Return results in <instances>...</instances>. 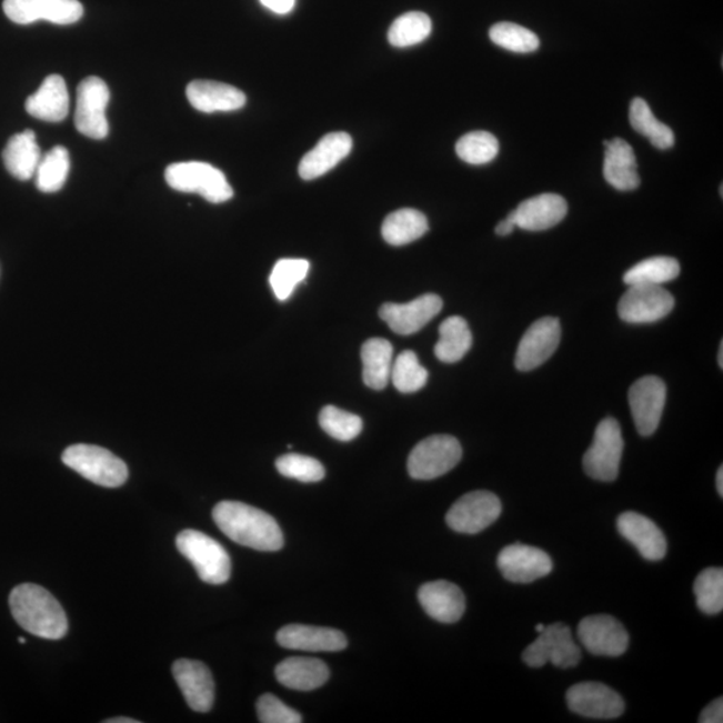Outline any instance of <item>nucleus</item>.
Masks as SVG:
<instances>
[{
    "mask_svg": "<svg viewBox=\"0 0 723 723\" xmlns=\"http://www.w3.org/2000/svg\"><path fill=\"white\" fill-rule=\"evenodd\" d=\"M490 37L494 44L513 51V53H532L540 46L539 37L535 32L523 28V26L510 22L494 24L490 31Z\"/></svg>",
    "mask_w": 723,
    "mask_h": 723,
    "instance_id": "nucleus-42",
    "label": "nucleus"
},
{
    "mask_svg": "<svg viewBox=\"0 0 723 723\" xmlns=\"http://www.w3.org/2000/svg\"><path fill=\"white\" fill-rule=\"evenodd\" d=\"M172 671L174 681L178 682L188 706L194 712H210L214 701V682L211 670L203 662L179 660L174 662Z\"/></svg>",
    "mask_w": 723,
    "mask_h": 723,
    "instance_id": "nucleus-19",
    "label": "nucleus"
},
{
    "mask_svg": "<svg viewBox=\"0 0 723 723\" xmlns=\"http://www.w3.org/2000/svg\"><path fill=\"white\" fill-rule=\"evenodd\" d=\"M278 472L287 479L302 482H319L324 479L325 471L321 461L309 455L290 453L275 462Z\"/></svg>",
    "mask_w": 723,
    "mask_h": 723,
    "instance_id": "nucleus-43",
    "label": "nucleus"
},
{
    "mask_svg": "<svg viewBox=\"0 0 723 723\" xmlns=\"http://www.w3.org/2000/svg\"><path fill=\"white\" fill-rule=\"evenodd\" d=\"M214 523L234 543L264 552L282 550L283 532L271 514L239 501H221L212 513Z\"/></svg>",
    "mask_w": 723,
    "mask_h": 723,
    "instance_id": "nucleus-1",
    "label": "nucleus"
},
{
    "mask_svg": "<svg viewBox=\"0 0 723 723\" xmlns=\"http://www.w3.org/2000/svg\"><path fill=\"white\" fill-rule=\"evenodd\" d=\"M9 602L16 622L28 633L49 641H60L68 634L69 622L62 605L41 585H18Z\"/></svg>",
    "mask_w": 723,
    "mask_h": 723,
    "instance_id": "nucleus-2",
    "label": "nucleus"
},
{
    "mask_svg": "<svg viewBox=\"0 0 723 723\" xmlns=\"http://www.w3.org/2000/svg\"><path fill=\"white\" fill-rule=\"evenodd\" d=\"M3 11L18 24L48 21L68 26L80 21L83 6L78 0H4Z\"/></svg>",
    "mask_w": 723,
    "mask_h": 723,
    "instance_id": "nucleus-12",
    "label": "nucleus"
},
{
    "mask_svg": "<svg viewBox=\"0 0 723 723\" xmlns=\"http://www.w3.org/2000/svg\"><path fill=\"white\" fill-rule=\"evenodd\" d=\"M500 145L496 137L488 132L468 133L455 145V153L471 165H484L496 159Z\"/></svg>",
    "mask_w": 723,
    "mask_h": 723,
    "instance_id": "nucleus-40",
    "label": "nucleus"
},
{
    "mask_svg": "<svg viewBox=\"0 0 723 723\" xmlns=\"http://www.w3.org/2000/svg\"><path fill=\"white\" fill-rule=\"evenodd\" d=\"M280 646L311 653H337L348 647V637L341 631L315 625L289 624L277 635Z\"/></svg>",
    "mask_w": 723,
    "mask_h": 723,
    "instance_id": "nucleus-21",
    "label": "nucleus"
},
{
    "mask_svg": "<svg viewBox=\"0 0 723 723\" xmlns=\"http://www.w3.org/2000/svg\"><path fill=\"white\" fill-rule=\"evenodd\" d=\"M701 723H722L723 722V700L716 699L709 706L703 709L700 715Z\"/></svg>",
    "mask_w": 723,
    "mask_h": 723,
    "instance_id": "nucleus-45",
    "label": "nucleus"
},
{
    "mask_svg": "<svg viewBox=\"0 0 723 723\" xmlns=\"http://www.w3.org/2000/svg\"><path fill=\"white\" fill-rule=\"evenodd\" d=\"M544 627H545L544 624H538V625H536V633H542V631L544 630Z\"/></svg>",
    "mask_w": 723,
    "mask_h": 723,
    "instance_id": "nucleus-51",
    "label": "nucleus"
},
{
    "mask_svg": "<svg viewBox=\"0 0 723 723\" xmlns=\"http://www.w3.org/2000/svg\"><path fill=\"white\" fill-rule=\"evenodd\" d=\"M462 459V448L453 435L439 434L422 440L408 460L410 478L434 480L451 472Z\"/></svg>",
    "mask_w": 723,
    "mask_h": 723,
    "instance_id": "nucleus-7",
    "label": "nucleus"
},
{
    "mask_svg": "<svg viewBox=\"0 0 723 723\" xmlns=\"http://www.w3.org/2000/svg\"><path fill=\"white\" fill-rule=\"evenodd\" d=\"M259 721L263 723H301L302 716L291 709L278 696L264 694L260 696L257 705Z\"/></svg>",
    "mask_w": 723,
    "mask_h": 723,
    "instance_id": "nucleus-44",
    "label": "nucleus"
},
{
    "mask_svg": "<svg viewBox=\"0 0 723 723\" xmlns=\"http://www.w3.org/2000/svg\"><path fill=\"white\" fill-rule=\"evenodd\" d=\"M569 205L555 193L539 194L521 203L510 214L521 230L539 232L555 227L566 217Z\"/></svg>",
    "mask_w": 723,
    "mask_h": 723,
    "instance_id": "nucleus-22",
    "label": "nucleus"
},
{
    "mask_svg": "<svg viewBox=\"0 0 723 723\" xmlns=\"http://www.w3.org/2000/svg\"><path fill=\"white\" fill-rule=\"evenodd\" d=\"M623 435L615 419H605L599 423L594 441L583 458L584 472L591 479L612 482L617 479L623 455Z\"/></svg>",
    "mask_w": 723,
    "mask_h": 723,
    "instance_id": "nucleus-8",
    "label": "nucleus"
},
{
    "mask_svg": "<svg viewBox=\"0 0 723 723\" xmlns=\"http://www.w3.org/2000/svg\"><path fill=\"white\" fill-rule=\"evenodd\" d=\"M419 601L426 614L441 623L459 622L466 609L465 596L459 585L446 581L423 584Z\"/></svg>",
    "mask_w": 723,
    "mask_h": 723,
    "instance_id": "nucleus-23",
    "label": "nucleus"
},
{
    "mask_svg": "<svg viewBox=\"0 0 723 723\" xmlns=\"http://www.w3.org/2000/svg\"><path fill=\"white\" fill-rule=\"evenodd\" d=\"M696 605L707 615L720 614L723 610V570L712 566L703 570L694 582Z\"/></svg>",
    "mask_w": 723,
    "mask_h": 723,
    "instance_id": "nucleus-39",
    "label": "nucleus"
},
{
    "mask_svg": "<svg viewBox=\"0 0 723 723\" xmlns=\"http://www.w3.org/2000/svg\"><path fill=\"white\" fill-rule=\"evenodd\" d=\"M175 545L197 570L201 581L219 585L231 578L232 562L230 555L217 540L203 532L185 530L179 533Z\"/></svg>",
    "mask_w": 723,
    "mask_h": 723,
    "instance_id": "nucleus-4",
    "label": "nucleus"
},
{
    "mask_svg": "<svg viewBox=\"0 0 723 723\" xmlns=\"http://www.w3.org/2000/svg\"><path fill=\"white\" fill-rule=\"evenodd\" d=\"M503 512L500 499L488 491H474L455 501L446 513V523L453 531L478 535L486 530Z\"/></svg>",
    "mask_w": 723,
    "mask_h": 723,
    "instance_id": "nucleus-10",
    "label": "nucleus"
},
{
    "mask_svg": "<svg viewBox=\"0 0 723 723\" xmlns=\"http://www.w3.org/2000/svg\"><path fill=\"white\" fill-rule=\"evenodd\" d=\"M275 675L285 687L311 692L329 681L330 670L328 664L317 657L292 656L278 664Z\"/></svg>",
    "mask_w": 723,
    "mask_h": 723,
    "instance_id": "nucleus-28",
    "label": "nucleus"
},
{
    "mask_svg": "<svg viewBox=\"0 0 723 723\" xmlns=\"http://www.w3.org/2000/svg\"><path fill=\"white\" fill-rule=\"evenodd\" d=\"M630 123L637 133L647 137L651 143L657 149H670L674 147L675 135L666 123L656 120L649 103L642 99H635L630 106Z\"/></svg>",
    "mask_w": 723,
    "mask_h": 723,
    "instance_id": "nucleus-33",
    "label": "nucleus"
},
{
    "mask_svg": "<svg viewBox=\"0 0 723 723\" xmlns=\"http://www.w3.org/2000/svg\"><path fill=\"white\" fill-rule=\"evenodd\" d=\"M353 149V139L348 133H329L317 143L301 161L299 174L303 180H315L334 169L348 158Z\"/></svg>",
    "mask_w": 723,
    "mask_h": 723,
    "instance_id": "nucleus-24",
    "label": "nucleus"
},
{
    "mask_svg": "<svg viewBox=\"0 0 723 723\" xmlns=\"http://www.w3.org/2000/svg\"><path fill=\"white\" fill-rule=\"evenodd\" d=\"M562 340L559 319L542 318L525 331L519 343L514 364L520 371H531L550 360Z\"/></svg>",
    "mask_w": 723,
    "mask_h": 723,
    "instance_id": "nucleus-17",
    "label": "nucleus"
},
{
    "mask_svg": "<svg viewBox=\"0 0 723 723\" xmlns=\"http://www.w3.org/2000/svg\"><path fill=\"white\" fill-rule=\"evenodd\" d=\"M188 101L203 113L234 112L245 107L243 91L217 81H193L187 88Z\"/></svg>",
    "mask_w": 723,
    "mask_h": 723,
    "instance_id": "nucleus-25",
    "label": "nucleus"
},
{
    "mask_svg": "<svg viewBox=\"0 0 723 723\" xmlns=\"http://www.w3.org/2000/svg\"><path fill=\"white\" fill-rule=\"evenodd\" d=\"M578 636L584 649L596 656H621L630 644L627 630L611 615L584 617L579 623Z\"/></svg>",
    "mask_w": 723,
    "mask_h": 723,
    "instance_id": "nucleus-14",
    "label": "nucleus"
},
{
    "mask_svg": "<svg viewBox=\"0 0 723 723\" xmlns=\"http://www.w3.org/2000/svg\"><path fill=\"white\" fill-rule=\"evenodd\" d=\"M472 343V331L465 319L451 317L440 325V340L435 344L434 354L441 362H460L471 350Z\"/></svg>",
    "mask_w": 723,
    "mask_h": 723,
    "instance_id": "nucleus-32",
    "label": "nucleus"
},
{
    "mask_svg": "<svg viewBox=\"0 0 723 723\" xmlns=\"http://www.w3.org/2000/svg\"><path fill=\"white\" fill-rule=\"evenodd\" d=\"M681 265L679 260L669 257H655L643 260L624 273L623 280L627 285H663L679 278Z\"/></svg>",
    "mask_w": 723,
    "mask_h": 723,
    "instance_id": "nucleus-34",
    "label": "nucleus"
},
{
    "mask_svg": "<svg viewBox=\"0 0 723 723\" xmlns=\"http://www.w3.org/2000/svg\"><path fill=\"white\" fill-rule=\"evenodd\" d=\"M523 661L533 669L543 667L546 663L559 669H571L582 661V651L573 641L569 625L558 622L545 625L538 640L524 650Z\"/></svg>",
    "mask_w": 723,
    "mask_h": 723,
    "instance_id": "nucleus-6",
    "label": "nucleus"
},
{
    "mask_svg": "<svg viewBox=\"0 0 723 723\" xmlns=\"http://www.w3.org/2000/svg\"><path fill=\"white\" fill-rule=\"evenodd\" d=\"M110 91L108 84L99 77H88L78 84L76 128L78 132L93 140L107 139L109 122L107 108Z\"/></svg>",
    "mask_w": 723,
    "mask_h": 723,
    "instance_id": "nucleus-9",
    "label": "nucleus"
},
{
    "mask_svg": "<svg viewBox=\"0 0 723 723\" xmlns=\"http://www.w3.org/2000/svg\"><path fill=\"white\" fill-rule=\"evenodd\" d=\"M69 91L67 82L58 74L46 78L41 88L26 101V110L36 119L46 122H61L69 114Z\"/></svg>",
    "mask_w": 723,
    "mask_h": 723,
    "instance_id": "nucleus-27",
    "label": "nucleus"
},
{
    "mask_svg": "<svg viewBox=\"0 0 723 723\" xmlns=\"http://www.w3.org/2000/svg\"><path fill=\"white\" fill-rule=\"evenodd\" d=\"M619 533L635 546L643 559L660 562L667 553V542L661 528L637 512H624L617 518Z\"/></svg>",
    "mask_w": 723,
    "mask_h": 723,
    "instance_id": "nucleus-20",
    "label": "nucleus"
},
{
    "mask_svg": "<svg viewBox=\"0 0 723 723\" xmlns=\"http://www.w3.org/2000/svg\"><path fill=\"white\" fill-rule=\"evenodd\" d=\"M165 180L174 191L198 193L212 204L225 203L233 198L225 174L207 162H175L167 168Z\"/></svg>",
    "mask_w": 723,
    "mask_h": 723,
    "instance_id": "nucleus-3",
    "label": "nucleus"
},
{
    "mask_svg": "<svg viewBox=\"0 0 723 723\" xmlns=\"http://www.w3.org/2000/svg\"><path fill=\"white\" fill-rule=\"evenodd\" d=\"M264 8L275 12V14H289L295 8V0H260Z\"/></svg>",
    "mask_w": 723,
    "mask_h": 723,
    "instance_id": "nucleus-46",
    "label": "nucleus"
},
{
    "mask_svg": "<svg viewBox=\"0 0 723 723\" xmlns=\"http://www.w3.org/2000/svg\"><path fill=\"white\" fill-rule=\"evenodd\" d=\"M429 373L412 350L403 351L393 362L392 375L394 386L401 393L419 392L428 382Z\"/></svg>",
    "mask_w": 723,
    "mask_h": 723,
    "instance_id": "nucleus-38",
    "label": "nucleus"
},
{
    "mask_svg": "<svg viewBox=\"0 0 723 723\" xmlns=\"http://www.w3.org/2000/svg\"><path fill=\"white\" fill-rule=\"evenodd\" d=\"M107 723H139V721L133 719H127V716H119V719L107 720Z\"/></svg>",
    "mask_w": 723,
    "mask_h": 723,
    "instance_id": "nucleus-49",
    "label": "nucleus"
},
{
    "mask_svg": "<svg viewBox=\"0 0 723 723\" xmlns=\"http://www.w3.org/2000/svg\"><path fill=\"white\" fill-rule=\"evenodd\" d=\"M432 32V21L420 11L406 12L396 18L389 30V42L394 48L405 49L419 44Z\"/></svg>",
    "mask_w": 723,
    "mask_h": 723,
    "instance_id": "nucleus-36",
    "label": "nucleus"
},
{
    "mask_svg": "<svg viewBox=\"0 0 723 723\" xmlns=\"http://www.w3.org/2000/svg\"><path fill=\"white\" fill-rule=\"evenodd\" d=\"M309 271L310 262H308V260H279V262L273 265L270 277V284L273 294H275L280 302L287 301L297 289V285L301 284L303 280L308 278Z\"/></svg>",
    "mask_w": 723,
    "mask_h": 723,
    "instance_id": "nucleus-37",
    "label": "nucleus"
},
{
    "mask_svg": "<svg viewBox=\"0 0 723 723\" xmlns=\"http://www.w3.org/2000/svg\"><path fill=\"white\" fill-rule=\"evenodd\" d=\"M19 643L24 644L26 643L24 637H19Z\"/></svg>",
    "mask_w": 723,
    "mask_h": 723,
    "instance_id": "nucleus-52",
    "label": "nucleus"
},
{
    "mask_svg": "<svg viewBox=\"0 0 723 723\" xmlns=\"http://www.w3.org/2000/svg\"><path fill=\"white\" fill-rule=\"evenodd\" d=\"M70 172V154L67 148L54 147L42 155L36 172V184L39 191L54 193L61 191Z\"/></svg>",
    "mask_w": 723,
    "mask_h": 723,
    "instance_id": "nucleus-35",
    "label": "nucleus"
},
{
    "mask_svg": "<svg viewBox=\"0 0 723 723\" xmlns=\"http://www.w3.org/2000/svg\"><path fill=\"white\" fill-rule=\"evenodd\" d=\"M603 174L605 181L617 191H634L641 185L633 147L623 139L604 141Z\"/></svg>",
    "mask_w": 723,
    "mask_h": 723,
    "instance_id": "nucleus-26",
    "label": "nucleus"
},
{
    "mask_svg": "<svg viewBox=\"0 0 723 723\" xmlns=\"http://www.w3.org/2000/svg\"><path fill=\"white\" fill-rule=\"evenodd\" d=\"M394 350L392 343L383 338H371L363 343L361 358L363 362V381L373 390L388 386L392 375Z\"/></svg>",
    "mask_w": 723,
    "mask_h": 723,
    "instance_id": "nucleus-30",
    "label": "nucleus"
},
{
    "mask_svg": "<svg viewBox=\"0 0 723 723\" xmlns=\"http://www.w3.org/2000/svg\"><path fill=\"white\" fill-rule=\"evenodd\" d=\"M319 425L330 438L348 442L358 438L363 429L361 416L335 406H325L319 414Z\"/></svg>",
    "mask_w": 723,
    "mask_h": 723,
    "instance_id": "nucleus-41",
    "label": "nucleus"
},
{
    "mask_svg": "<svg viewBox=\"0 0 723 723\" xmlns=\"http://www.w3.org/2000/svg\"><path fill=\"white\" fill-rule=\"evenodd\" d=\"M571 712L595 720H615L624 713V701L604 683L582 682L566 692Z\"/></svg>",
    "mask_w": 723,
    "mask_h": 723,
    "instance_id": "nucleus-15",
    "label": "nucleus"
},
{
    "mask_svg": "<svg viewBox=\"0 0 723 723\" xmlns=\"http://www.w3.org/2000/svg\"><path fill=\"white\" fill-rule=\"evenodd\" d=\"M514 228H516V224H514L511 214H508V218L503 221H500L499 225L496 227V233L499 237H508V234H511L514 231Z\"/></svg>",
    "mask_w": 723,
    "mask_h": 723,
    "instance_id": "nucleus-47",
    "label": "nucleus"
},
{
    "mask_svg": "<svg viewBox=\"0 0 723 723\" xmlns=\"http://www.w3.org/2000/svg\"><path fill=\"white\" fill-rule=\"evenodd\" d=\"M498 566L506 581L519 584L536 582L553 570L549 553L520 543L508 545L499 553Z\"/></svg>",
    "mask_w": 723,
    "mask_h": 723,
    "instance_id": "nucleus-16",
    "label": "nucleus"
},
{
    "mask_svg": "<svg viewBox=\"0 0 723 723\" xmlns=\"http://www.w3.org/2000/svg\"><path fill=\"white\" fill-rule=\"evenodd\" d=\"M62 461L64 465L97 485L119 488L128 480L125 462L106 448L88 444L71 445L63 452Z\"/></svg>",
    "mask_w": 723,
    "mask_h": 723,
    "instance_id": "nucleus-5",
    "label": "nucleus"
},
{
    "mask_svg": "<svg viewBox=\"0 0 723 723\" xmlns=\"http://www.w3.org/2000/svg\"><path fill=\"white\" fill-rule=\"evenodd\" d=\"M716 491H719L720 496L723 498V468L720 466L719 472H716Z\"/></svg>",
    "mask_w": 723,
    "mask_h": 723,
    "instance_id": "nucleus-48",
    "label": "nucleus"
},
{
    "mask_svg": "<svg viewBox=\"0 0 723 723\" xmlns=\"http://www.w3.org/2000/svg\"><path fill=\"white\" fill-rule=\"evenodd\" d=\"M629 402L637 433L649 438L660 426L666 405V384L661 378L643 376L630 388Z\"/></svg>",
    "mask_w": 723,
    "mask_h": 723,
    "instance_id": "nucleus-13",
    "label": "nucleus"
},
{
    "mask_svg": "<svg viewBox=\"0 0 723 723\" xmlns=\"http://www.w3.org/2000/svg\"><path fill=\"white\" fill-rule=\"evenodd\" d=\"M719 364L720 368L722 369L723 368V342H721L720 344Z\"/></svg>",
    "mask_w": 723,
    "mask_h": 723,
    "instance_id": "nucleus-50",
    "label": "nucleus"
},
{
    "mask_svg": "<svg viewBox=\"0 0 723 723\" xmlns=\"http://www.w3.org/2000/svg\"><path fill=\"white\" fill-rule=\"evenodd\" d=\"M429 230L425 214L412 208L390 213L382 224V237L390 245L401 247L419 240Z\"/></svg>",
    "mask_w": 723,
    "mask_h": 723,
    "instance_id": "nucleus-31",
    "label": "nucleus"
},
{
    "mask_svg": "<svg viewBox=\"0 0 723 723\" xmlns=\"http://www.w3.org/2000/svg\"><path fill=\"white\" fill-rule=\"evenodd\" d=\"M41 159V149L32 130L12 135L3 151L6 169L16 179L22 181L34 178Z\"/></svg>",
    "mask_w": 723,
    "mask_h": 723,
    "instance_id": "nucleus-29",
    "label": "nucleus"
},
{
    "mask_svg": "<svg viewBox=\"0 0 723 723\" xmlns=\"http://www.w3.org/2000/svg\"><path fill=\"white\" fill-rule=\"evenodd\" d=\"M674 298L663 285H630L617 305L622 321L633 324L654 323L674 309Z\"/></svg>",
    "mask_w": 723,
    "mask_h": 723,
    "instance_id": "nucleus-11",
    "label": "nucleus"
},
{
    "mask_svg": "<svg viewBox=\"0 0 723 723\" xmlns=\"http://www.w3.org/2000/svg\"><path fill=\"white\" fill-rule=\"evenodd\" d=\"M442 310L439 295L426 294L409 303H386L380 310V317L395 334L412 335L438 317Z\"/></svg>",
    "mask_w": 723,
    "mask_h": 723,
    "instance_id": "nucleus-18",
    "label": "nucleus"
}]
</instances>
